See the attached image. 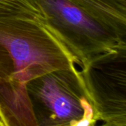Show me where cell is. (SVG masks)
<instances>
[{
	"label": "cell",
	"mask_w": 126,
	"mask_h": 126,
	"mask_svg": "<svg viewBox=\"0 0 126 126\" xmlns=\"http://www.w3.org/2000/svg\"><path fill=\"white\" fill-rule=\"evenodd\" d=\"M44 27L81 69L117 45L113 33L74 0H40Z\"/></svg>",
	"instance_id": "cell-3"
},
{
	"label": "cell",
	"mask_w": 126,
	"mask_h": 126,
	"mask_svg": "<svg viewBox=\"0 0 126 126\" xmlns=\"http://www.w3.org/2000/svg\"><path fill=\"white\" fill-rule=\"evenodd\" d=\"M80 72L97 120L126 126V47L115 46Z\"/></svg>",
	"instance_id": "cell-4"
},
{
	"label": "cell",
	"mask_w": 126,
	"mask_h": 126,
	"mask_svg": "<svg viewBox=\"0 0 126 126\" xmlns=\"http://www.w3.org/2000/svg\"><path fill=\"white\" fill-rule=\"evenodd\" d=\"M75 67L69 52L42 23L19 17L0 18V97L25 100L28 82Z\"/></svg>",
	"instance_id": "cell-1"
},
{
	"label": "cell",
	"mask_w": 126,
	"mask_h": 126,
	"mask_svg": "<svg viewBox=\"0 0 126 126\" xmlns=\"http://www.w3.org/2000/svg\"><path fill=\"white\" fill-rule=\"evenodd\" d=\"M112 1L120 7L126 9V0H112Z\"/></svg>",
	"instance_id": "cell-7"
},
{
	"label": "cell",
	"mask_w": 126,
	"mask_h": 126,
	"mask_svg": "<svg viewBox=\"0 0 126 126\" xmlns=\"http://www.w3.org/2000/svg\"><path fill=\"white\" fill-rule=\"evenodd\" d=\"M0 126H6V125H5V123L4 120L2 119V118L1 115H0Z\"/></svg>",
	"instance_id": "cell-8"
},
{
	"label": "cell",
	"mask_w": 126,
	"mask_h": 126,
	"mask_svg": "<svg viewBox=\"0 0 126 126\" xmlns=\"http://www.w3.org/2000/svg\"><path fill=\"white\" fill-rule=\"evenodd\" d=\"M19 17L43 23L40 0H0V18Z\"/></svg>",
	"instance_id": "cell-6"
},
{
	"label": "cell",
	"mask_w": 126,
	"mask_h": 126,
	"mask_svg": "<svg viewBox=\"0 0 126 126\" xmlns=\"http://www.w3.org/2000/svg\"><path fill=\"white\" fill-rule=\"evenodd\" d=\"M115 35L117 45L126 47V9L112 0H74Z\"/></svg>",
	"instance_id": "cell-5"
},
{
	"label": "cell",
	"mask_w": 126,
	"mask_h": 126,
	"mask_svg": "<svg viewBox=\"0 0 126 126\" xmlns=\"http://www.w3.org/2000/svg\"><path fill=\"white\" fill-rule=\"evenodd\" d=\"M26 91L36 126H96L98 121L77 67L53 71L28 82Z\"/></svg>",
	"instance_id": "cell-2"
}]
</instances>
